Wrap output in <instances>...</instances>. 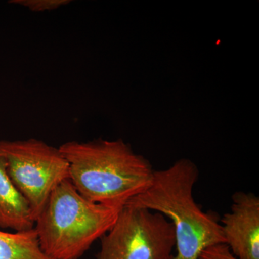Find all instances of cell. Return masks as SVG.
Wrapping results in <instances>:
<instances>
[{"mask_svg":"<svg viewBox=\"0 0 259 259\" xmlns=\"http://www.w3.org/2000/svg\"><path fill=\"white\" fill-rule=\"evenodd\" d=\"M59 148L70 182L90 202L122 209L152 183L151 163L122 139L71 141Z\"/></svg>","mask_w":259,"mask_h":259,"instance_id":"cell-1","label":"cell"},{"mask_svg":"<svg viewBox=\"0 0 259 259\" xmlns=\"http://www.w3.org/2000/svg\"><path fill=\"white\" fill-rule=\"evenodd\" d=\"M199 173L193 161L178 160L166 169L155 170L150 187L127 204L160 213L170 221L177 253L169 259H199L206 248L226 243L217 217L204 212L194 198Z\"/></svg>","mask_w":259,"mask_h":259,"instance_id":"cell-2","label":"cell"},{"mask_svg":"<svg viewBox=\"0 0 259 259\" xmlns=\"http://www.w3.org/2000/svg\"><path fill=\"white\" fill-rule=\"evenodd\" d=\"M120 210L90 202L68 180L53 191L34 229L51 259H79L111 229Z\"/></svg>","mask_w":259,"mask_h":259,"instance_id":"cell-3","label":"cell"},{"mask_svg":"<svg viewBox=\"0 0 259 259\" xmlns=\"http://www.w3.org/2000/svg\"><path fill=\"white\" fill-rule=\"evenodd\" d=\"M0 154L12 182L26 199L35 221L53 191L69 180V166L59 148L41 140L0 141Z\"/></svg>","mask_w":259,"mask_h":259,"instance_id":"cell-4","label":"cell"},{"mask_svg":"<svg viewBox=\"0 0 259 259\" xmlns=\"http://www.w3.org/2000/svg\"><path fill=\"white\" fill-rule=\"evenodd\" d=\"M175 244V230L167 218L126 204L102 237L97 259H169Z\"/></svg>","mask_w":259,"mask_h":259,"instance_id":"cell-5","label":"cell"},{"mask_svg":"<svg viewBox=\"0 0 259 259\" xmlns=\"http://www.w3.org/2000/svg\"><path fill=\"white\" fill-rule=\"evenodd\" d=\"M231 211L221 220L226 244L238 259H259V198L237 192Z\"/></svg>","mask_w":259,"mask_h":259,"instance_id":"cell-6","label":"cell"},{"mask_svg":"<svg viewBox=\"0 0 259 259\" xmlns=\"http://www.w3.org/2000/svg\"><path fill=\"white\" fill-rule=\"evenodd\" d=\"M34 226L30 206L12 182L6 161L0 154V230L25 231L33 229Z\"/></svg>","mask_w":259,"mask_h":259,"instance_id":"cell-7","label":"cell"},{"mask_svg":"<svg viewBox=\"0 0 259 259\" xmlns=\"http://www.w3.org/2000/svg\"><path fill=\"white\" fill-rule=\"evenodd\" d=\"M0 259H51L42 252L35 229L9 233L0 230Z\"/></svg>","mask_w":259,"mask_h":259,"instance_id":"cell-8","label":"cell"},{"mask_svg":"<svg viewBox=\"0 0 259 259\" xmlns=\"http://www.w3.org/2000/svg\"><path fill=\"white\" fill-rule=\"evenodd\" d=\"M11 4L28 8L32 12L51 11L69 4V0H12Z\"/></svg>","mask_w":259,"mask_h":259,"instance_id":"cell-9","label":"cell"},{"mask_svg":"<svg viewBox=\"0 0 259 259\" xmlns=\"http://www.w3.org/2000/svg\"><path fill=\"white\" fill-rule=\"evenodd\" d=\"M199 259H238L231 253L226 243L212 245L206 248L199 255Z\"/></svg>","mask_w":259,"mask_h":259,"instance_id":"cell-10","label":"cell"}]
</instances>
